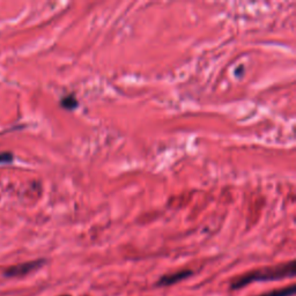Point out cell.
Wrapping results in <instances>:
<instances>
[{"label":"cell","instance_id":"obj_1","mask_svg":"<svg viewBox=\"0 0 296 296\" xmlns=\"http://www.w3.org/2000/svg\"><path fill=\"white\" fill-rule=\"evenodd\" d=\"M295 276V261L290 260L288 263H283L274 266L261 267L258 270L247 272L243 275L237 276L230 282V289L237 290L244 288L253 282H266V281H278V280L289 279Z\"/></svg>","mask_w":296,"mask_h":296},{"label":"cell","instance_id":"obj_2","mask_svg":"<svg viewBox=\"0 0 296 296\" xmlns=\"http://www.w3.org/2000/svg\"><path fill=\"white\" fill-rule=\"evenodd\" d=\"M45 264L44 259H36V260H30L26 261V263L17 264L13 265V266H10L6 268L5 272H4V275L7 276V278H19V276H25L29 273L41 268Z\"/></svg>","mask_w":296,"mask_h":296},{"label":"cell","instance_id":"obj_3","mask_svg":"<svg viewBox=\"0 0 296 296\" xmlns=\"http://www.w3.org/2000/svg\"><path fill=\"white\" fill-rule=\"evenodd\" d=\"M192 274H193V271L192 270H180L177 272L170 273V274H164L163 276H161L159 281L156 282V286L159 287L172 286V284L178 283L180 281H183V280L190 278Z\"/></svg>","mask_w":296,"mask_h":296},{"label":"cell","instance_id":"obj_4","mask_svg":"<svg viewBox=\"0 0 296 296\" xmlns=\"http://www.w3.org/2000/svg\"><path fill=\"white\" fill-rule=\"evenodd\" d=\"M295 284H290V286L278 288V289H273L271 291H267V293L257 296H293L295 294Z\"/></svg>","mask_w":296,"mask_h":296},{"label":"cell","instance_id":"obj_5","mask_svg":"<svg viewBox=\"0 0 296 296\" xmlns=\"http://www.w3.org/2000/svg\"><path fill=\"white\" fill-rule=\"evenodd\" d=\"M60 106L63 107L64 109L71 111V110H74V109H76V108H78L79 102H78V100H76L75 96L71 94V95L65 96V97L60 100Z\"/></svg>","mask_w":296,"mask_h":296},{"label":"cell","instance_id":"obj_6","mask_svg":"<svg viewBox=\"0 0 296 296\" xmlns=\"http://www.w3.org/2000/svg\"><path fill=\"white\" fill-rule=\"evenodd\" d=\"M13 160H14V155L11 152L0 153V163H2V164L12 163Z\"/></svg>","mask_w":296,"mask_h":296},{"label":"cell","instance_id":"obj_7","mask_svg":"<svg viewBox=\"0 0 296 296\" xmlns=\"http://www.w3.org/2000/svg\"><path fill=\"white\" fill-rule=\"evenodd\" d=\"M61 296H70V295H61Z\"/></svg>","mask_w":296,"mask_h":296}]
</instances>
